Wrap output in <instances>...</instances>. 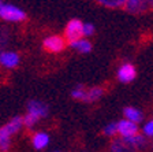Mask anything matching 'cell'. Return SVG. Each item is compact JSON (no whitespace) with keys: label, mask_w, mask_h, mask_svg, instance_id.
I'll use <instances>...</instances> for the list:
<instances>
[{"label":"cell","mask_w":153,"mask_h":152,"mask_svg":"<svg viewBox=\"0 0 153 152\" xmlns=\"http://www.w3.org/2000/svg\"><path fill=\"white\" fill-rule=\"evenodd\" d=\"M10 134L6 129L3 127H0V151L1 152H7L10 148Z\"/></svg>","instance_id":"obj_16"},{"label":"cell","mask_w":153,"mask_h":152,"mask_svg":"<svg viewBox=\"0 0 153 152\" xmlns=\"http://www.w3.org/2000/svg\"><path fill=\"white\" fill-rule=\"evenodd\" d=\"M148 6H149V1H142V0H127L124 3L126 10L134 14L143 13L145 10H148Z\"/></svg>","instance_id":"obj_7"},{"label":"cell","mask_w":153,"mask_h":152,"mask_svg":"<svg viewBox=\"0 0 153 152\" xmlns=\"http://www.w3.org/2000/svg\"><path fill=\"white\" fill-rule=\"evenodd\" d=\"M82 33H83V36H92L94 33V26L92 23H85L82 29Z\"/></svg>","instance_id":"obj_22"},{"label":"cell","mask_w":153,"mask_h":152,"mask_svg":"<svg viewBox=\"0 0 153 152\" xmlns=\"http://www.w3.org/2000/svg\"><path fill=\"white\" fill-rule=\"evenodd\" d=\"M0 63L3 66L8 67V69H13V67H16L19 63V56L15 52H3L0 55Z\"/></svg>","instance_id":"obj_8"},{"label":"cell","mask_w":153,"mask_h":152,"mask_svg":"<svg viewBox=\"0 0 153 152\" xmlns=\"http://www.w3.org/2000/svg\"><path fill=\"white\" fill-rule=\"evenodd\" d=\"M82 29H83V23L79 19H71L66 26V37L68 38V41L74 43L76 40H81V37L83 36Z\"/></svg>","instance_id":"obj_2"},{"label":"cell","mask_w":153,"mask_h":152,"mask_svg":"<svg viewBox=\"0 0 153 152\" xmlns=\"http://www.w3.org/2000/svg\"><path fill=\"white\" fill-rule=\"evenodd\" d=\"M149 4H152V6H153V1H150V3H149Z\"/></svg>","instance_id":"obj_24"},{"label":"cell","mask_w":153,"mask_h":152,"mask_svg":"<svg viewBox=\"0 0 153 152\" xmlns=\"http://www.w3.org/2000/svg\"><path fill=\"white\" fill-rule=\"evenodd\" d=\"M71 96H73L74 99H76V100H82V101H85L86 91L83 89V86H82V85H78V86H76V89H74L73 92H71Z\"/></svg>","instance_id":"obj_18"},{"label":"cell","mask_w":153,"mask_h":152,"mask_svg":"<svg viewBox=\"0 0 153 152\" xmlns=\"http://www.w3.org/2000/svg\"><path fill=\"white\" fill-rule=\"evenodd\" d=\"M37 121H38L37 118L33 117V115H30V114H27L25 118H22V122H23V124H25L27 127H32L33 125H34L36 122H37Z\"/></svg>","instance_id":"obj_20"},{"label":"cell","mask_w":153,"mask_h":152,"mask_svg":"<svg viewBox=\"0 0 153 152\" xmlns=\"http://www.w3.org/2000/svg\"><path fill=\"white\" fill-rule=\"evenodd\" d=\"M124 0H101L99 4L105 7H111V8H116V7H124Z\"/></svg>","instance_id":"obj_17"},{"label":"cell","mask_w":153,"mask_h":152,"mask_svg":"<svg viewBox=\"0 0 153 152\" xmlns=\"http://www.w3.org/2000/svg\"><path fill=\"white\" fill-rule=\"evenodd\" d=\"M27 114L36 117L37 119L45 118L48 115V107L44 104V103H41V101L30 100L27 103Z\"/></svg>","instance_id":"obj_5"},{"label":"cell","mask_w":153,"mask_h":152,"mask_svg":"<svg viewBox=\"0 0 153 152\" xmlns=\"http://www.w3.org/2000/svg\"><path fill=\"white\" fill-rule=\"evenodd\" d=\"M0 18H3L4 21H10V22H21L26 18V14L18 7L3 3L0 6Z\"/></svg>","instance_id":"obj_1"},{"label":"cell","mask_w":153,"mask_h":152,"mask_svg":"<svg viewBox=\"0 0 153 152\" xmlns=\"http://www.w3.org/2000/svg\"><path fill=\"white\" fill-rule=\"evenodd\" d=\"M123 114L124 117L127 118V121H130L133 124H137V122L142 121V112L134 107H126L123 110Z\"/></svg>","instance_id":"obj_11"},{"label":"cell","mask_w":153,"mask_h":152,"mask_svg":"<svg viewBox=\"0 0 153 152\" xmlns=\"http://www.w3.org/2000/svg\"><path fill=\"white\" fill-rule=\"evenodd\" d=\"M22 125H23L22 118H21V117H15V118H13V119L10 121L8 124L4 125V129L8 132L10 136H13L14 133H16V132L22 127Z\"/></svg>","instance_id":"obj_12"},{"label":"cell","mask_w":153,"mask_h":152,"mask_svg":"<svg viewBox=\"0 0 153 152\" xmlns=\"http://www.w3.org/2000/svg\"><path fill=\"white\" fill-rule=\"evenodd\" d=\"M137 76V71H135V67L130 63H126L119 69L118 71V78L120 82L123 84H127V82H131L134 78Z\"/></svg>","instance_id":"obj_6"},{"label":"cell","mask_w":153,"mask_h":152,"mask_svg":"<svg viewBox=\"0 0 153 152\" xmlns=\"http://www.w3.org/2000/svg\"><path fill=\"white\" fill-rule=\"evenodd\" d=\"M64 47H66V43L60 36H49L44 40V48L49 52H53V54L63 51Z\"/></svg>","instance_id":"obj_4"},{"label":"cell","mask_w":153,"mask_h":152,"mask_svg":"<svg viewBox=\"0 0 153 152\" xmlns=\"http://www.w3.org/2000/svg\"><path fill=\"white\" fill-rule=\"evenodd\" d=\"M124 141L131 145L135 151H140V149H143L145 145H146V140L145 137L141 136V134H135V136H131V137H127V139H124Z\"/></svg>","instance_id":"obj_9"},{"label":"cell","mask_w":153,"mask_h":152,"mask_svg":"<svg viewBox=\"0 0 153 152\" xmlns=\"http://www.w3.org/2000/svg\"><path fill=\"white\" fill-rule=\"evenodd\" d=\"M116 132L123 139H127V137L138 134V127H137V124H133V122H130L127 119H123L116 124Z\"/></svg>","instance_id":"obj_3"},{"label":"cell","mask_w":153,"mask_h":152,"mask_svg":"<svg viewBox=\"0 0 153 152\" xmlns=\"http://www.w3.org/2000/svg\"><path fill=\"white\" fill-rule=\"evenodd\" d=\"M111 152H135V149L131 145H128L124 139H119L115 140L114 143L111 144Z\"/></svg>","instance_id":"obj_10"},{"label":"cell","mask_w":153,"mask_h":152,"mask_svg":"<svg viewBox=\"0 0 153 152\" xmlns=\"http://www.w3.org/2000/svg\"><path fill=\"white\" fill-rule=\"evenodd\" d=\"M70 45L74 48V49L79 51V52H82V54H88V52L92 51V44H90V41L83 40V38L76 40V41H74V43H70Z\"/></svg>","instance_id":"obj_14"},{"label":"cell","mask_w":153,"mask_h":152,"mask_svg":"<svg viewBox=\"0 0 153 152\" xmlns=\"http://www.w3.org/2000/svg\"><path fill=\"white\" fill-rule=\"evenodd\" d=\"M143 133L146 134V136H153V119L149 121V122L145 125V127H143Z\"/></svg>","instance_id":"obj_23"},{"label":"cell","mask_w":153,"mask_h":152,"mask_svg":"<svg viewBox=\"0 0 153 152\" xmlns=\"http://www.w3.org/2000/svg\"><path fill=\"white\" fill-rule=\"evenodd\" d=\"M8 40V30L6 28L0 29V47H4Z\"/></svg>","instance_id":"obj_21"},{"label":"cell","mask_w":153,"mask_h":152,"mask_svg":"<svg viewBox=\"0 0 153 152\" xmlns=\"http://www.w3.org/2000/svg\"><path fill=\"white\" fill-rule=\"evenodd\" d=\"M104 95V89L102 88H92L89 91H86V96H85V101L90 103V101H96L101 99V96Z\"/></svg>","instance_id":"obj_15"},{"label":"cell","mask_w":153,"mask_h":152,"mask_svg":"<svg viewBox=\"0 0 153 152\" xmlns=\"http://www.w3.org/2000/svg\"><path fill=\"white\" fill-rule=\"evenodd\" d=\"M49 143V137L45 133H37L33 136V147L36 149H42L48 145Z\"/></svg>","instance_id":"obj_13"},{"label":"cell","mask_w":153,"mask_h":152,"mask_svg":"<svg viewBox=\"0 0 153 152\" xmlns=\"http://www.w3.org/2000/svg\"><path fill=\"white\" fill-rule=\"evenodd\" d=\"M116 133H118V132H116V124H109V125H107V126H105V129H104V134H105V136L112 137V136H115Z\"/></svg>","instance_id":"obj_19"}]
</instances>
